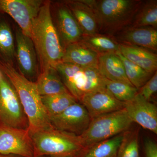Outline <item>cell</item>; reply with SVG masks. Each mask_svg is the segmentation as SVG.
Returning <instances> with one entry per match:
<instances>
[{"instance_id": "3957f363", "label": "cell", "mask_w": 157, "mask_h": 157, "mask_svg": "<svg viewBox=\"0 0 157 157\" xmlns=\"http://www.w3.org/2000/svg\"><path fill=\"white\" fill-rule=\"evenodd\" d=\"M92 9L100 33L111 36L132 25L143 1L139 0H82Z\"/></svg>"}, {"instance_id": "83f0119b", "label": "cell", "mask_w": 157, "mask_h": 157, "mask_svg": "<svg viewBox=\"0 0 157 157\" xmlns=\"http://www.w3.org/2000/svg\"><path fill=\"white\" fill-rule=\"evenodd\" d=\"M83 70L85 76L84 95L106 90L105 78L100 73L98 67H83Z\"/></svg>"}, {"instance_id": "f1b7e54d", "label": "cell", "mask_w": 157, "mask_h": 157, "mask_svg": "<svg viewBox=\"0 0 157 157\" xmlns=\"http://www.w3.org/2000/svg\"><path fill=\"white\" fill-rule=\"evenodd\" d=\"M139 144L137 133H125L117 157H139Z\"/></svg>"}, {"instance_id": "836d02e7", "label": "cell", "mask_w": 157, "mask_h": 157, "mask_svg": "<svg viewBox=\"0 0 157 157\" xmlns=\"http://www.w3.org/2000/svg\"></svg>"}, {"instance_id": "9a60e30c", "label": "cell", "mask_w": 157, "mask_h": 157, "mask_svg": "<svg viewBox=\"0 0 157 157\" xmlns=\"http://www.w3.org/2000/svg\"><path fill=\"white\" fill-rule=\"evenodd\" d=\"M57 19L59 32L66 46L81 41L83 33L67 5L58 8Z\"/></svg>"}, {"instance_id": "ba28073f", "label": "cell", "mask_w": 157, "mask_h": 157, "mask_svg": "<svg viewBox=\"0 0 157 157\" xmlns=\"http://www.w3.org/2000/svg\"><path fill=\"white\" fill-rule=\"evenodd\" d=\"M43 3L39 0H0V12L9 14L22 33L31 38L32 25Z\"/></svg>"}, {"instance_id": "7402d4cb", "label": "cell", "mask_w": 157, "mask_h": 157, "mask_svg": "<svg viewBox=\"0 0 157 157\" xmlns=\"http://www.w3.org/2000/svg\"><path fill=\"white\" fill-rule=\"evenodd\" d=\"M41 98L49 117L61 113L70 105L77 102V100L69 92L41 96Z\"/></svg>"}, {"instance_id": "4fadbf2b", "label": "cell", "mask_w": 157, "mask_h": 157, "mask_svg": "<svg viewBox=\"0 0 157 157\" xmlns=\"http://www.w3.org/2000/svg\"><path fill=\"white\" fill-rule=\"evenodd\" d=\"M91 119L124 109V103L116 99L107 89L85 94L80 101Z\"/></svg>"}, {"instance_id": "277c9868", "label": "cell", "mask_w": 157, "mask_h": 157, "mask_svg": "<svg viewBox=\"0 0 157 157\" xmlns=\"http://www.w3.org/2000/svg\"><path fill=\"white\" fill-rule=\"evenodd\" d=\"M34 157H76L84 149L78 136L53 128L29 133Z\"/></svg>"}, {"instance_id": "603a6c76", "label": "cell", "mask_w": 157, "mask_h": 157, "mask_svg": "<svg viewBox=\"0 0 157 157\" xmlns=\"http://www.w3.org/2000/svg\"><path fill=\"white\" fill-rule=\"evenodd\" d=\"M130 26L133 27L157 26V1L143 2Z\"/></svg>"}, {"instance_id": "4316f807", "label": "cell", "mask_w": 157, "mask_h": 157, "mask_svg": "<svg viewBox=\"0 0 157 157\" xmlns=\"http://www.w3.org/2000/svg\"><path fill=\"white\" fill-rule=\"evenodd\" d=\"M106 89L119 101L124 103L132 100L138 90L132 85L122 82L111 81L105 78Z\"/></svg>"}, {"instance_id": "484cf974", "label": "cell", "mask_w": 157, "mask_h": 157, "mask_svg": "<svg viewBox=\"0 0 157 157\" xmlns=\"http://www.w3.org/2000/svg\"><path fill=\"white\" fill-rule=\"evenodd\" d=\"M116 53L123 63L126 75L130 83L137 90L140 89L151 78L153 74L129 61L119 51Z\"/></svg>"}, {"instance_id": "d4e9b609", "label": "cell", "mask_w": 157, "mask_h": 157, "mask_svg": "<svg viewBox=\"0 0 157 157\" xmlns=\"http://www.w3.org/2000/svg\"><path fill=\"white\" fill-rule=\"evenodd\" d=\"M0 56L4 61L12 65L15 56L14 37L10 26L5 21H0Z\"/></svg>"}, {"instance_id": "d6986e66", "label": "cell", "mask_w": 157, "mask_h": 157, "mask_svg": "<svg viewBox=\"0 0 157 157\" xmlns=\"http://www.w3.org/2000/svg\"><path fill=\"white\" fill-rule=\"evenodd\" d=\"M35 82L41 96L69 92L55 68H48L42 71Z\"/></svg>"}, {"instance_id": "d6a6232c", "label": "cell", "mask_w": 157, "mask_h": 157, "mask_svg": "<svg viewBox=\"0 0 157 157\" xmlns=\"http://www.w3.org/2000/svg\"><path fill=\"white\" fill-rule=\"evenodd\" d=\"M43 157V156H38V157Z\"/></svg>"}, {"instance_id": "4dcf8cb0", "label": "cell", "mask_w": 157, "mask_h": 157, "mask_svg": "<svg viewBox=\"0 0 157 157\" xmlns=\"http://www.w3.org/2000/svg\"><path fill=\"white\" fill-rule=\"evenodd\" d=\"M144 151L146 157H157V144L150 138L144 141Z\"/></svg>"}, {"instance_id": "ffe728a7", "label": "cell", "mask_w": 157, "mask_h": 157, "mask_svg": "<svg viewBox=\"0 0 157 157\" xmlns=\"http://www.w3.org/2000/svg\"><path fill=\"white\" fill-rule=\"evenodd\" d=\"M125 132L84 149L78 157H117Z\"/></svg>"}, {"instance_id": "9c48e42d", "label": "cell", "mask_w": 157, "mask_h": 157, "mask_svg": "<svg viewBox=\"0 0 157 157\" xmlns=\"http://www.w3.org/2000/svg\"><path fill=\"white\" fill-rule=\"evenodd\" d=\"M50 119L54 128L77 136L86 130L91 121L85 107L78 102L57 115L51 117Z\"/></svg>"}, {"instance_id": "1f68e13d", "label": "cell", "mask_w": 157, "mask_h": 157, "mask_svg": "<svg viewBox=\"0 0 157 157\" xmlns=\"http://www.w3.org/2000/svg\"><path fill=\"white\" fill-rule=\"evenodd\" d=\"M3 74L2 73V72H1V70H0V80H1V78H2V76Z\"/></svg>"}, {"instance_id": "5b68a950", "label": "cell", "mask_w": 157, "mask_h": 157, "mask_svg": "<svg viewBox=\"0 0 157 157\" xmlns=\"http://www.w3.org/2000/svg\"><path fill=\"white\" fill-rule=\"evenodd\" d=\"M133 122L124 108L91 119L87 128L78 136L85 149L127 131Z\"/></svg>"}, {"instance_id": "7c38bea8", "label": "cell", "mask_w": 157, "mask_h": 157, "mask_svg": "<svg viewBox=\"0 0 157 157\" xmlns=\"http://www.w3.org/2000/svg\"><path fill=\"white\" fill-rule=\"evenodd\" d=\"M110 37L119 44L157 50V30L154 28L129 26Z\"/></svg>"}, {"instance_id": "cb8c5ba5", "label": "cell", "mask_w": 157, "mask_h": 157, "mask_svg": "<svg viewBox=\"0 0 157 157\" xmlns=\"http://www.w3.org/2000/svg\"><path fill=\"white\" fill-rule=\"evenodd\" d=\"M80 42L99 55L119 51V44L111 37L106 35L98 34L91 36H84Z\"/></svg>"}, {"instance_id": "ac0fdd59", "label": "cell", "mask_w": 157, "mask_h": 157, "mask_svg": "<svg viewBox=\"0 0 157 157\" xmlns=\"http://www.w3.org/2000/svg\"><path fill=\"white\" fill-rule=\"evenodd\" d=\"M116 52L99 55L98 70L107 79L122 82L132 85L127 78L123 63Z\"/></svg>"}, {"instance_id": "30bf717a", "label": "cell", "mask_w": 157, "mask_h": 157, "mask_svg": "<svg viewBox=\"0 0 157 157\" xmlns=\"http://www.w3.org/2000/svg\"><path fill=\"white\" fill-rule=\"evenodd\" d=\"M125 109L133 122L157 134V107L138 93L131 101L124 103Z\"/></svg>"}, {"instance_id": "8fae6325", "label": "cell", "mask_w": 157, "mask_h": 157, "mask_svg": "<svg viewBox=\"0 0 157 157\" xmlns=\"http://www.w3.org/2000/svg\"><path fill=\"white\" fill-rule=\"evenodd\" d=\"M15 57L20 73L32 81L38 73V57L35 45L30 37L19 29L16 32Z\"/></svg>"}, {"instance_id": "44dd1931", "label": "cell", "mask_w": 157, "mask_h": 157, "mask_svg": "<svg viewBox=\"0 0 157 157\" xmlns=\"http://www.w3.org/2000/svg\"><path fill=\"white\" fill-rule=\"evenodd\" d=\"M55 68L69 92L78 101L77 84L82 67L72 64L60 62Z\"/></svg>"}, {"instance_id": "5bb4252c", "label": "cell", "mask_w": 157, "mask_h": 157, "mask_svg": "<svg viewBox=\"0 0 157 157\" xmlns=\"http://www.w3.org/2000/svg\"><path fill=\"white\" fill-rule=\"evenodd\" d=\"M99 54L81 42L67 45L61 62L81 67H98Z\"/></svg>"}, {"instance_id": "2e32d148", "label": "cell", "mask_w": 157, "mask_h": 157, "mask_svg": "<svg viewBox=\"0 0 157 157\" xmlns=\"http://www.w3.org/2000/svg\"><path fill=\"white\" fill-rule=\"evenodd\" d=\"M67 6L80 26L83 36L100 34L98 20L92 9L80 1H71Z\"/></svg>"}, {"instance_id": "52a82bcc", "label": "cell", "mask_w": 157, "mask_h": 157, "mask_svg": "<svg viewBox=\"0 0 157 157\" xmlns=\"http://www.w3.org/2000/svg\"><path fill=\"white\" fill-rule=\"evenodd\" d=\"M0 154L34 157L33 140L28 129L0 125Z\"/></svg>"}, {"instance_id": "7a4b0ae2", "label": "cell", "mask_w": 157, "mask_h": 157, "mask_svg": "<svg viewBox=\"0 0 157 157\" xmlns=\"http://www.w3.org/2000/svg\"><path fill=\"white\" fill-rule=\"evenodd\" d=\"M33 40L40 64L41 72L55 67L63 56L58 33L54 25L50 11V2H44L31 29Z\"/></svg>"}, {"instance_id": "6da1fadb", "label": "cell", "mask_w": 157, "mask_h": 157, "mask_svg": "<svg viewBox=\"0 0 157 157\" xmlns=\"http://www.w3.org/2000/svg\"><path fill=\"white\" fill-rule=\"evenodd\" d=\"M0 70L14 88L28 121L29 133L53 128L36 82L21 75L0 58Z\"/></svg>"}, {"instance_id": "f546056e", "label": "cell", "mask_w": 157, "mask_h": 157, "mask_svg": "<svg viewBox=\"0 0 157 157\" xmlns=\"http://www.w3.org/2000/svg\"><path fill=\"white\" fill-rule=\"evenodd\" d=\"M140 89V91L139 92H138V94L147 101H150V99L151 98L152 96L157 92V71Z\"/></svg>"}, {"instance_id": "e0dca14e", "label": "cell", "mask_w": 157, "mask_h": 157, "mask_svg": "<svg viewBox=\"0 0 157 157\" xmlns=\"http://www.w3.org/2000/svg\"><path fill=\"white\" fill-rule=\"evenodd\" d=\"M119 51L128 60L147 72L153 74L157 71V56L151 51L122 44L119 45Z\"/></svg>"}, {"instance_id": "8992f818", "label": "cell", "mask_w": 157, "mask_h": 157, "mask_svg": "<svg viewBox=\"0 0 157 157\" xmlns=\"http://www.w3.org/2000/svg\"><path fill=\"white\" fill-rule=\"evenodd\" d=\"M0 122L12 128L28 129V121L18 96L3 74L0 80Z\"/></svg>"}]
</instances>
